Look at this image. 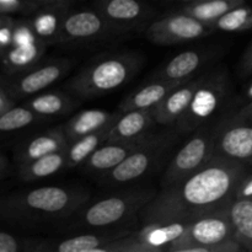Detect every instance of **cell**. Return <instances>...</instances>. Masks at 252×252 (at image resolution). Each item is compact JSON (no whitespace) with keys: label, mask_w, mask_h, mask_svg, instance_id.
I'll return each mask as SVG.
<instances>
[{"label":"cell","mask_w":252,"mask_h":252,"mask_svg":"<svg viewBox=\"0 0 252 252\" xmlns=\"http://www.w3.org/2000/svg\"><path fill=\"white\" fill-rule=\"evenodd\" d=\"M88 199L89 193L81 189L43 186L26 192L11 206L27 218L61 220L78 211Z\"/></svg>","instance_id":"cell-4"},{"label":"cell","mask_w":252,"mask_h":252,"mask_svg":"<svg viewBox=\"0 0 252 252\" xmlns=\"http://www.w3.org/2000/svg\"><path fill=\"white\" fill-rule=\"evenodd\" d=\"M204 56L202 52L189 49L175 56L164 68L158 73L155 79L167 81H185L189 80L192 74L196 73L203 64Z\"/></svg>","instance_id":"cell-19"},{"label":"cell","mask_w":252,"mask_h":252,"mask_svg":"<svg viewBox=\"0 0 252 252\" xmlns=\"http://www.w3.org/2000/svg\"><path fill=\"white\" fill-rule=\"evenodd\" d=\"M243 4H245V0H196L185 7L184 12L201 20L204 24L212 25L229 10Z\"/></svg>","instance_id":"cell-23"},{"label":"cell","mask_w":252,"mask_h":252,"mask_svg":"<svg viewBox=\"0 0 252 252\" xmlns=\"http://www.w3.org/2000/svg\"><path fill=\"white\" fill-rule=\"evenodd\" d=\"M147 137L139 140H130V142L106 140L89 157V159L84 162V166L91 172H97L102 175L107 174L117 165H120L135 148L139 147L147 139Z\"/></svg>","instance_id":"cell-14"},{"label":"cell","mask_w":252,"mask_h":252,"mask_svg":"<svg viewBox=\"0 0 252 252\" xmlns=\"http://www.w3.org/2000/svg\"><path fill=\"white\" fill-rule=\"evenodd\" d=\"M226 96V83L223 76L202 78L186 112L177 122L184 130H192L203 125L223 105Z\"/></svg>","instance_id":"cell-9"},{"label":"cell","mask_w":252,"mask_h":252,"mask_svg":"<svg viewBox=\"0 0 252 252\" xmlns=\"http://www.w3.org/2000/svg\"><path fill=\"white\" fill-rule=\"evenodd\" d=\"M118 116L105 110H85L74 116L63 128L66 139L75 140L112 125Z\"/></svg>","instance_id":"cell-16"},{"label":"cell","mask_w":252,"mask_h":252,"mask_svg":"<svg viewBox=\"0 0 252 252\" xmlns=\"http://www.w3.org/2000/svg\"><path fill=\"white\" fill-rule=\"evenodd\" d=\"M44 48L39 42L30 46H14L6 54V64L11 68H26L41 58Z\"/></svg>","instance_id":"cell-29"},{"label":"cell","mask_w":252,"mask_h":252,"mask_svg":"<svg viewBox=\"0 0 252 252\" xmlns=\"http://www.w3.org/2000/svg\"><path fill=\"white\" fill-rule=\"evenodd\" d=\"M66 148H68V144H66V135L64 129L62 128L53 129L33 138L31 142L27 143L21 155L22 162L27 164L32 160H36L52 153L61 152Z\"/></svg>","instance_id":"cell-21"},{"label":"cell","mask_w":252,"mask_h":252,"mask_svg":"<svg viewBox=\"0 0 252 252\" xmlns=\"http://www.w3.org/2000/svg\"><path fill=\"white\" fill-rule=\"evenodd\" d=\"M38 42L33 29L27 25H20L12 32V46H30Z\"/></svg>","instance_id":"cell-31"},{"label":"cell","mask_w":252,"mask_h":252,"mask_svg":"<svg viewBox=\"0 0 252 252\" xmlns=\"http://www.w3.org/2000/svg\"><path fill=\"white\" fill-rule=\"evenodd\" d=\"M234 235L241 248L252 251V198L234 199L229 204Z\"/></svg>","instance_id":"cell-20"},{"label":"cell","mask_w":252,"mask_h":252,"mask_svg":"<svg viewBox=\"0 0 252 252\" xmlns=\"http://www.w3.org/2000/svg\"><path fill=\"white\" fill-rule=\"evenodd\" d=\"M36 120L30 107H10L0 115V132H12L27 127Z\"/></svg>","instance_id":"cell-28"},{"label":"cell","mask_w":252,"mask_h":252,"mask_svg":"<svg viewBox=\"0 0 252 252\" xmlns=\"http://www.w3.org/2000/svg\"><path fill=\"white\" fill-rule=\"evenodd\" d=\"M12 29L10 25L0 24V47H7L12 44Z\"/></svg>","instance_id":"cell-34"},{"label":"cell","mask_w":252,"mask_h":252,"mask_svg":"<svg viewBox=\"0 0 252 252\" xmlns=\"http://www.w3.org/2000/svg\"><path fill=\"white\" fill-rule=\"evenodd\" d=\"M155 123L152 110L118 111V116L111 125L107 140L130 142L147 137L148 130Z\"/></svg>","instance_id":"cell-13"},{"label":"cell","mask_w":252,"mask_h":252,"mask_svg":"<svg viewBox=\"0 0 252 252\" xmlns=\"http://www.w3.org/2000/svg\"><path fill=\"white\" fill-rule=\"evenodd\" d=\"M209 25L191 16L187 12L165 16L153 22L147 30L148 39L159 46L193 41L206 36L209 32Z\"/></svg>","instance_id":"cell-10"},{"label":"cell","mask_w":252,"mask_h":252,"mask_svg":"<svg viewBox=\"0 0 252 252\" xmlns=\"http://www.w3.org/2000/svg\"><path fill=\"white\" fill-rule=\"evenodd\" d=\"M68 62H54L37 68L22 76L16 84V91L21 95H33L56 83L69 69Z\"/></svg>","instance_id":"cell-17"},{"label":"cell","mask_w":252,"mask_h":252,"mask_svg":"<svg viewBox=\"0 0 252 252\" xmlns=\"http://www.w3.org/2000/svg\"><path fill=\"white\" fill-rule=\"evenodd\" d=\"M174 139L170 135H148L147 139L135 148L120 165L102 175L105 185H123L139 180L157 166L167 154Z\"/></svg>","instance_id":"cell-6"},{"label":"cell","mask_w":252,"mask_h":252,"mask_svg":"<svg viewBox=\"0 0 252 252\" xmlns=\"http://www.w3.org/2000/svg\"><path fill=\"white\" fill-rule=\"evenodd\" d=\"M110 127L111 125L97 130V132L84 135V137L73 140V143L66 148V166L74 167L84 164L89 159V157L103 142L107 140Z\"/></svg>","instance_id":"cell-22"},{"label":"cell","mask_w":252,"mask_h":252,"mask_svg":"<svg viewBox=\"0 0 252 252\" xmlns=\"http://www.w3.org/2000/svg\"><path fill=\"white\" fill-rule=\"evenodd\" d=\"M244 176L243 162L213 155L191 176L155 194L143 208L144 223H191L203 214L229 206Z\"/></svg>","instance_id":"cell-1"},{"label":"cell","mask_w":252,"mask_h":252,"mask_svg":"<svg viewBox=\"0 0 252 252\" xmlns=\"http://www.w3.org/2000/svg\"><path fill=\"white\" fill-rule=\"evenodd\" d=\"M239 162L252 160V101L217 129L214 154Z\"/></svg>","instance_id":"cell-7"},{"label":"cell","mask_w":252,"mask_h":252,"mask_svg":"<svg viewBox=\"0 0 252 252\" xmlns=\"http://www.w3.org/2000/svg\"><path fill=\"white\" fill-rule=\"evenodd\" d=\"M103 27L102 16L91 10L73 12L62 21V32L70 39L91 38L100 33Z\"/></svg>","instance_id":"cell-18"},{"label":"cell","mask_w":252,"mask_h":252,"mask_svg":"<svg viewBox=\"0 0 252 252\" xmlns=\"http://www.w3.org/2000/svg\"><path fill=\"white\" fill-rule=\"evenodd\" d=\"M193 1H196V0H193Z\"/></svg>","instance_id":"cell-41"},{"label":"cell","mask_w":252,"mask_h":252,"mask_svg":"<svg viewBox=\"0 0 252 252\" xmlns=\"http://www.w3.org/2000/svg\"><path fill=\"white\" fill-rule=\"evenodd\" d=\"M71 106L68 96L61 93H44L36 96L29 102V107L36 115L57 116L64 113Z\"/></svg>","instance_id":"cell-26"},{"label":"cell","mask_w":252,"mask_h":252,"mask_svg":"<svg viewBox=\"0 0 252 252\" xmlns=\"http://www.w3.org/2000/svg\"><path fill=\"white\" fill-rule=\"evenodd\" d=\"M2 165V161H1V158H0V166H1Z\"/></svg>","instance_id":"cell-40"},{"label":"cell","mask_w":252,"mask_h":252,"mask_svg":"<svg viewBox=\"0 0 252 252\" xmlns=\"http://www.w3.org/2000/svg\"><path fill=\"white\" fill-rule=\"evenodd\" d=\"M186 81V80H185ZM184 81H167L155 79L153 83L138 89L121 102L120 112L129 110H153L174 88Z\"/></svg>","instance_id":"cell-15"},{"label":"cell","mask_w":252,"mask_h":252,"mask_svg":"<svg viewBox=\"0 0 252 252\" xmlns=\"http://www.w3.org/2000/svg\"><path fill=\"white\" fill-rule=\"evenodd\" d=\"M32 29L34 30L37 36L42 38H51L59 33L62 30V22L56 12L46 11L37 15L33 20Z\"/></svg>","instance_id":"cell-30"},{"label":"cell","mask_w":252,"mask_h":252,"mask_svg":"<svg viewBox=\"0 0 252 252\" xmlns=\"http://www.w3.org/2000/svg\"><path fill=\"white\" fill-rule=\"evenodd\" d=\"M241 69L245 74L252 73V44L249 47L246 53L244 54L243 62H241Z\"/></svg>","instance_id":"cell-36"},{"label":"cell","mask_w":252,"mask_h":252,"mask_svg":"<svg viewBox=\"0 0 252 252\" xmlns=\"http://www.w3.org/2000/svg\"><path fill=\"white\" fill-rule=\"evenodd\" d=\"M189 224L185 221L145 224L142 230L133 234L138 252L169 251L170 246L184 235Z\"/></svg>","instance_id":"cell-11"},{"label":"cell","mask_w":252,"mask_h":252,"mask_svg":"<svg viewBox=\"0 0 252 252\" xmlns=\"http://www.w3.org/2000/svg\"><path fill=\"white\" fill-rule=\"evenodd\" d=\"M21 5V0H0V11H15Z\"/></svg>","instance_id":"cell-35"},{"label":"cell","mask_w":252,"mask_h":252,"mask_svg":"<svg viewBox=\"0 0 252 252\" xmlns=\"http://www.w3.org/2000/svg\"><path fill=\"white\" fill-rule=\"evenodd\" d=\"M7 108H10V100L7 98V96L5 95L4 91L0 90V115H1L4 111H6Z\"/></svg>","instance_id":"cell-37"},{"label":"cell","mask_w":252,"mask_h":252,"mask_svg":"<svg viewBox=\"0 0 252 252\" xmlns=\"http://www.w3.org/2000/svg\"><path fill=\"white\" fill-rule=\"evenodd\" d=\"M100 9L103 17L118 22L134 21L144 12L138 0H101Z\"/></svg>","instance_id":"cell-25"},{"label":"cell","mask_w":252,"mask_h":252,"mask_svg":"<svg viewBox=\"0 0 252 252\" xmlns=\"http://www.w3.org/2000/svg\"><path fill=\"white\" fill-rule=\"evenodd\" d=\"M19 250V241L10 234L0 231V252H17Z\"/></svg>","instance_id":"cell-33"},{"label":"cell","mask_w":252,"mask_h":252,"mask_svg":"<svg viewBox=\"0 0 252 252\" xmlns=\"http://www.w3.org/2000/svg\"><path fill=\"white\" fill-rule=\"evenodd\" d=\"M216 132H198L192 135L174 155L162 179V189L191 176L211 160L214 154Z\"/></svg>","instance_id":"cell-8"},{"label":"cell","mask_w":252,"mask_h":252,"mask_svg":"<svg viewBox=\"0 0 252 252\" xmlns=\"http://www.w3.org/2000/svg\"><path fill=\"white\" fill-rule=\"evenodd\" d=\"M155 194L150 189H132L96 201L84 211L81 225L100 229L127 221L144 208Z\"/></svg>","instance_id":"cell-5"},{"label":"cell","mask_w":252,"mask_h":252,"mask_svg":"<svg viewBox=\"0 0 252 252\" xmlns=\"http://www.w3.org/2000/svg\"><path fill=\"white\" fill-rule=\"evenodd\" d=\"M248 97L252 101V84L249 86V89H248Z\"/></svg>","instance_id":"cell-38"},{"label":"cell","mask_w":252,"mask_h":252,"mask_svg":"<svg viewBox=\"0 0 252 252\" xmlns=\"http://www.w3.org/2000/svg\"><path fill=\"white\" fill-rule=\"evenodd\" d=\"M243 250L234 235L229 206H226L192 220L184 235L170 246L169 252H236Z\"/></svg>","instance_id":"cell-2"},{"label":"cell","mask_w":252,"mask_h":252,"mask_svg":"<svg viewBox=\"0 0 252 252\" xmlns=\"http://www.w3.org/2000/svg\"><path fill=\"white\" fill-rule=\"evenodd\" d=\"M216 29L225 32H240L252 27V9L245 4L239 5L219 17L212 24Z\"/></svg>","instance_id":"cell-27"},{"label":"cell","mask_w":252,"mask_h":252,"mask_svg":"<svg viewBox=\"0 0 252 252\" xmlns=\"http://www.w3.org/2000/svg\"><path fill=\"white\" fill-rule=\"evenodd\" d=\"M201 79L186 80L172 89L161 102L152 110L155 123L159 125H171L177 122L189 108L197 86L201 83Z\"/></svg>","instance_id":"cell-12"},{"label":"cell","mask_w":252,"mask_h":252,"mask_svg":"<svg viewBox=\"0 0 252 252\" xmlns=\"http://www.w3.org/2000/svg\"><path fill=\"white\" fill-rule=\"evenodd\" d=\"M252 198V175L244 176L235 192V199Z\"/></svg>","instance_id":"cell-32"},{"label":"cell","mask_w":252,"mask_h":252,"mask_svg":"<svg viewBox=\"0 0 252 252\" xmlns=\"http://www.w3.org/2000/svg\"><path fill=\"white\" fill-rule=\"evenodd\" d=\"M140 63L133 54H115L97 59L81 69L68 84L80 97H97L117 90L130 80Z\"/></svg>","instance_id":"cell-3"},{"label":"cell","mask_w":252,"mask_h":252,"mask_svg":"<svg viewBox=\"0 0 252 252\" xmlns=\"http://www.w3.org/2000/svg\"><path fill=\"white\" fill-rule=\"evenodd\" d=\"M64 166H66V149L24 164L21 175L25 180H39L57 174Z\"/></svg>","instance_id":"cell-24"},{"label":"cell","mask_w":252,"mask_h":252,"mask_svg":"<svg viewBox=\"0 0 252 252\" xmlns=\"http://www.w3.org/2000/svg\"><path fill=\"white\" fill-rule=\"evenodd\" d=\"M57 1H61V2H64V1H70V0H57Z\"/></svg>","instance_id":"cell-39"}]
</instances>
